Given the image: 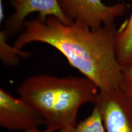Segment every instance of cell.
I'll return each mask as SVG.
<instances>
[{"label": "cell", "instance_id": "obj_1", "mask_svg": "<svg viewBox=\"0 0 132 132\" xmlns=\"http://www.w3.org/2000/svg\"><path fill=\"white\" fill-rule=\"evenodd\" d=\"M117 30L114 23L92 28L81 21L65 24L55 16L42 20L37 16L24 21L14 45L21 49L32 42L52 46L100 91H108L119 87L121 78L115 51Z\"/></svg>", "mask_w": 132, "mask_h": 132}, {"label": "cell", "instance_id": "obj_2", "mask_svg": "<svg viewBox=\"0 0 132 132\" xmlns=\"http://www.w3.org/2000/svg\"><path fill=\"white\" fill-rule=\"evenodd\" d=\"M16 92L40 114L49 131H61L77 124L79 109L94 103L99 89L86 77L41 74L28 77Z\"/></svg>", "mask_w": 132, "mask_h": 132}, {"label": "cell", "instance_id": "obj_3", "mask_svg": "<svg viewBox=\"0 0 132 132\" xmlns=\"http://www.w3.org/2000/svg\"><path fill=\"white\" fill-rule=\"evenodd\" d=\"M62 13L70 22L81 21L92 28L114 23L127 11L126 4L106 5L102 0H57Z\"/></svg>", "mask_w": 132, "mask_h": 132}, {"label": "cell", "instance_id": "obj_4", "mask_svg": "<svg viewBox=\"0 0 132 132\" xmlns=\"http://www.w3.org/2000/svg\"><path fill=\"white\" fill-rule=\"evenodd\" d=\"M94 106L98 109L106 132H132V103L119 87L100 91Z\"/></svg>", "mask_w": 132, "mask_h": 132}, {"label": "cell", "instance_id": "obj_5", "mask_svg": "<svg viewBox=\"0 0 132 132\" xmlns=\"http://www.w3.org/2000/svg\"><path fill=\"white\" fill-rule=\"evenodd\" d=\"M45 125L40 114L27 102L0 89V126L4 129L26 131Z\"/></svg>", "mask_w": 132, "mask_h": 132}, {"label": "cell", "instance_id": "obj_6", "mask_svg": "<svg viewBox=\"0 0 132 132\" xmlns=\"http://www.w3.org/2000/svg\"><path fill=\"white\" fill-rule=\"evenodd\" d=\"M10 4L14 11L6 20L4 29L9 36L21 32L26 18L34 12L42 20L55 16L65 24L72 23L62 13L57 0H10Z\"/></svg>", "mask_w": 132, "mask_h": 132}, {"label": "cell", "instance_id": "obj_7", "mask_svg": "<svg viewBox=\"0 0 132 132\" xmlns=\"http://www.w3.org/2000/svg\"><path fill=\"white\" fill-rule=\"evenodd\" d=\"M115 51L122 67L132 64V11L128 20L117 30Z\"/></svg>", "mask_w": 132, "mask_h": 132}, {"label": "cell", "instance_id": "obj_8", "mask_svg": "<svg viewBox=\"0 0 132 132\" xmlns=\"http://www.w3.org/2000/svg\"><path fill=\"white\" fill-rule=\"evenodd\" d=\"M8 37L4 29L0 31V59L5 65L16 66L20 62L21 58L30 57L32 53L11 45L7 42Z\"/></svg>", "mask_w": 132, "mask_h": 132}, {"label": "cell", "instance_id": "obj_9", "mask_svg": "<svg viewBox=\"0 0 132 132\" xmlns=\"http://www.w3.org/2000/svg\"><path fill=\"white\" fill-rule=\"evenodd\" d=\"M59 132H106L101 115L97 106H94L90 114L77 123L73 127L61 130Z\"/></svg>", "mask_w": 132, "mask_h": 132}, {"label": "cell", "instance_id": "obj_10", "mask_svg": "<svg viewBox=\"0 0 132 132\" xmlns=\"http://www.w3.org/2000/svg\"><path fill=\"white\" fill-rule=\"evenodd\" d=\"M119 88L132 103V64L122 67Z\"/></svg>", "mask_w": 132, "mask_h": 132}, {"label": "cell", "instance_id": "obj_11", "mask_svg": "<svg viewBox=\"0 0 132 132\" xmlns=\"http://www.w3.org/2000/svg\"><path fill=\"white\" fill-rule=\"evenodd\" d=\"M4 19V6H3V0H0V21L1 23Z\"/></svg>", "mask_w": 132, "mask_h": 132}, {"label": "cell", "instance_id": "obj_12", "mask_svg": "<svg viewBox=\"0 0 132 132\" xmlns=\"http://www.w3.org/2000/svg\"><path fill=\"white\" fill-rule=\"evenodd\" d=\"M23 132H57V131H49V130H45V131H41V130L38 129V128H33V129H31L29 130H26V131H24Z\"/></svg>", "mask_w": 132, "mask_h": 132}]
</instances>
